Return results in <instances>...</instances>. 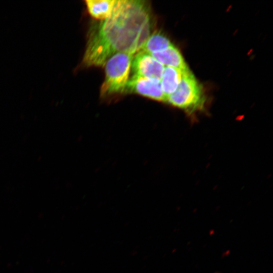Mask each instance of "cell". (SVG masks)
Listing matches in <instances>:
<instances>
[{"label":"cell","mask_w":273,"mask_h":273,"mask_svg":"<svg viewBox=\"0 0 273 273\" xmlns=\"http://www.w3.org/2000/svg\"><path fill=\"white\" fill-rule=\"evenodd\" d=\"M148 5L143 1H116L110 15L89 32L83 58L87 67L104 66L118 53L133 55L151 35Z\"/></svg>","instance_id":"1"},{"label":"cell","mask_w":273,"mask_h":273,"mask_svg":"<svg viewBox=\"0 0 273 273\" xmlns=\"http://www.w3.org/2000/svg\"><path fill=\"white\" fill-rule=\"evenodd\" d=\"M165 102L189 113L202 108L205 102L202 88L189 69L183 71L177 89Z\"/></svg>","instance_id":"2"},{"label":"cell","mask_w":273,"mask_h":273,"mask_svg":"<svg viewBox=\"0 0 273 273\" xmlns=\"http://www.w3.org/2000/svg\"><path fill=\"white\" fill-rule=\"evenodd\" d=\"M133 55L118 53L106 63L105 77L101 87L103 96L123 93L128 80Z\"/></svg>","instance_id":"3"},{"label":"cell","mask_w":273,"mask_h":273,"mask_svg":"<svg viewBox=\"0 0 273 273\" xmlns=\"http://www.w3.org/2000/svg\"><path fill=\"white\" fill-rule=\"evenodd\" d=\"M123 92L139 94L151 99L165 102L159 80L133 75L128 80Z\"/></svg>","instance_id":"4"},{"label":"cell","mask_w":273,"mask_h":273,"mask_svg":"<svg viewBox=\"0 0 273 273\" xmlns=\"http://www.w3.org/2000/svg\"><path fill=\"white\" fill-rule=\"evenodd\" d=\"M133 75L161 80L164 66L151 55L140 51L131 62Z\"/></svg>","instance_id":"5"},{"label":"cell","mask_w":273,"mask_h":273,"mask_svg":"<svg viewBox=\"0 0 273 273\" xmlns=\"http://www.w3.org/2000/svg\"><path fill=\"white\" fill-rule=\"evenodd\" d=\"M150 55L163 66L166 65L180 70L189 69L179 51L173 44L163 51Z\"/></svg>","instance_id":"6"},{"label":"cell","mask_w":273,"mask_h":273,"mask_svg":"<svg viewBox=\"0 0 273 273\" xmlns=\"http://www.w3.org/2000/svg\"><path fill=\"white\" fill-rule=\"evenodd\" d=\"M184 71L169 66L164 67L160 81L166 99L177 89Z\"/></svg>","instance_id":"7"},{"label":"cell","mask_w":273,"mask_h":273,"mask_svg":"<svg viewBox=\"0 0 273 273\" xmlns=\"http://www.w3.org/2000/svg\"><path fill=\"white\" fill-rule=\"evenodd\" d=\"M115 0H86L85 3L89 14L96 19L103 21L111 14Z\"/></svg>","instance_id":"8"},{"label":"cell","mask_w":273,"mask_h":273,"mask_svg":"<svg viewBox=\"0 0 273 273\" xmlns=\"http://www.w3.org/2000/svg\"><path fill=\"white\" fill-rule=\"evenodd\" d=\"M172 45L170 40L163 33L155 32L149 36L140 51L151 54L163 51Z\"/></svg>","instance_id":"9"}]
</instances>
